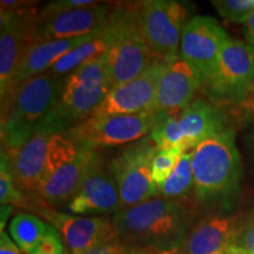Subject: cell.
I'll use <instances>...</instances> for the list:
<instances>
[{"mask_svg":"<svg viewBox=\"0 0 254 254\" xmlns=\"http://www.w3.org/2000/svg\"><path fill=\"white\" fill-rule=\"evenodd\" d=\"M194 200L209 213H234L241 194L243 163L231 128L192 151Z\"/></svg>","mask_w":254,"mask_h":254,"instance_id":"cell-1","label":"cell"},{"mask_svg":"<svg viewBox=\"0 0 254 254\" xmlns=\"http://www.w3.org/2000/svg\"><path fill=\"white\" fill-rule=\"evenodd\" d=\"M112 221L118 240L129 249L177 254L195 224V211L187 201L157 196L122 209Z\"/></svg>","mask_w":254,"mask_h":254,"instance_id":"cell-2","label":"cell"},{"mask_svg":"<svg viewBox=\"0 0 254 254\" xmlns=\"http://www.w3.org/2000/svg\"><path fill=\"white\" fill-rule=\"evenodd\" d=\"M112 90L105 56L66 75L62 94L36 133L64 134L87 120Z\"/></svg>","mask_w":254,"mask_h":254,"instance_id":"cell-3","label":"cell"},{"mask_svg":"<svg viewBox=\"0 0 254 254\" xmlns=\"http://www.w3.org/2000/svg\"><path fill=\"white\" fill-rule=\"evenodd\" d=\"M66 77L47 71L17 88L7 109L1 112V151L12 153L34 135L58 101Z\"/></svg>","mask_w":254,"mask_h":254,"instance_id":"cell-4","label":"cell"},{"mask_svg":"<svg viewBox=\"0 0 254 254\" xmlns=\"http://www.w3.org/2000/svg\"><path fill=\"white\" fill-rule=\"evenodd\" d=\"M106 28L109 49L105 63L113 88L139 77L155 60L142 34L139 1L116 2Z\"/></svg>","mask_w":254,"mask_h":254,"instance_id":"cell-5","label":"cell"},{"mask_svg":"<svg viewBox=\"0 0 254 254\" xmlns=\"http://www.w3.org/2000/svg\"><path fill=\"white\" fill-rule=\"evenodd\" d=\"M94 151L66 134H53L47 148L45 170L37 189L38 201L49 206L71 201L84 179Z\"/></svg>","mask_w":254,"mask_h":254,"instance_id":"cell-6","label":"cell"},{"mask_svg":"<svg viewBox=\"0 0 254 254\" xmlns=\"http://www.w3.org/2000/svg\"><path fill=\"white\" fill-rule=\"evenodd\" d=\"M0 9V97L1 112L7 109L14 78L25 51L34 43L38 2L1 0Z\"/></svg>","mask_w":254,"mask_h":254,"instance_id":"cell-7","label":"cell"},{"mask_svg":"<svg viewBox=\"0 0 254 254\" xmlns=\"http://www.w3.org/2000/svg\"><path fill=\"white\" fill-rule=\"evenodd\" d=\"M163 114L147 111L138 114L90 117L64 134L91 150L132 144L150 135Z\"/></svg>","mask_w":254,"mask_h":254,"instance_id":"cell-8","label":"cell"},{"mask_svg":"<svg viewBox=\"0 0 254 254\" xmlns=\"http://www.w3.org/2000/svg\"><path fill=\"white\" fill-rule=\"evenodd\" d=\"M204 88L219 103H245L254 94V49L246 41L231 37Z\"/></svg>","mask_w":254,"mask_h":254,"instance_id":"cell-9","label":"cell"},{"mask_svg":"<svg viewBox=\"0 0 254 254\" xmlns=\"http://www.w3.org/2000/svg\"><path fill=\"white\" fill-rule=\"evenodd\" d=\"M158 151L155 142L147 135L129 144L111 160L123 209L159 196V187L152 178V161Z\"/></svg>","mask_w":254,"mask_h":254,"instance_id":"cell-10","label":"cell"},{"mask_svg":"<svg viewBox=\"0 0 254 254\" xmlns=\"http://www.w3.org/2000/svg\"><path fill=\"white\" fill-rule=\"evenodd\" d=\"M186 7L174 0L139 1L142 34L155 62L170 63L179 56Z\"/></svg>","mask_w":254,"mask_h":254,"instance_id":"cell-11","label":"cell"},{"mask_svg":"<svg viewBox=\"0 0 254 254\" xmlns=\"http://www.w3.org/2000/svg\"><path fill=\"white\" fill-rule=\"evenodd\" d=\"M67 207L72 214L82 217H107L123 209L112 164L99 150L92 155L84 179Z\"/></svg>","mask_w":254,"mask_h":254,"instance_id":"cell-12","label":"cell"},{"mask_svg":"<svg viewBox=\"0 0 254 254\" xmlns=\"http://www.w3.org/2000/svg\"><path fill=\"white\" fill-rule=\"evenodd\" d=\"M230 36L225 28L207 15H195L184 26L179 56L195 68L205 87L211 80L218 60Z\"/></svg>","mask_w":254,"mask_h":254,"instance_id":"cell-13","label":"cell"},{"mask_svg":"<svg viewBox=\"0 0 254 254\" xmlns=\"http://www.w3.org/2000/svg\"><path fill=\"white\" fill-rule=\"evenodd\" d=\"M113 7L112 2L99 1L87 7L38 14L34 27V43L90 36L107 24Z\"/></svg>","mask_w":254,"mask_h":254,"instance_id":"cell-14","label":"cell"},{"mask_svg":"<svg viewBox=\"0 0 254 254\" xmlns=\"http://www.w3.org/2000/svg\"><path fill=\"white\" fill-rule=\"evenodd\" d=\"M167 64L155 62L139 77L113 87L91 117L138 114L153 111L159 81Z\"/></svg>","mask_w":254,"mask_h":254,"instance_id":"cell-15","label":"cell"},{"mask_svg":"<svg viewBox=\"0 0 254 254\" xmlns=\"http://www.w3.org/2000/svg\"><path fill=\"white\" fill-rule=\"evenodd\" d=\"M39 211L62 234L69 254H77L92 247L118 240L112 218L60 213L50 207Z\"/></svg>","mask_w":254,"mask_h":254,"instance_id":"cell-16","label":"cell"},{"mask_svg":"<svg viewBox=\"0 0 254 254\" xmlns=\"http://www.w3.org/2000/svg\"><path fill=\"white\" fill-rule=\"evenodd\" d=\"M244 215L240 213H208L196 221L177 254H217L233 246Z\"/></svg>","mask_w":254,"mask_h":254,"instance_id":"cell-17","label":"cell"},{"mask_svg":"<svg viewBox=\"0 0 254 254\" xmlns=\"http://www.w3.org/2000/svg\"><path fill=\"white\" fill-rule=\"evenodd\" d=\"M202 81L199 73L185 59L178 56L167 64L159 81L153 111L179 113L194 100Z\"/></svg>","mask_w":254,"mask_h":254,"instance_id":"cell-18","label":"cell"},{"mask_svg":"<svg viewBox=\"0 0 254 254\" xmlns=\"http://www.w3.org/2000/svg\"><path fill=\"white\" fill-rule=\"evenodd\" d=\"M179 126L184 152L193 151L209 136L230 128L224 111L205 99H194L180 112Z\"/></svg>","mask_w":254,"mask_h":254,"instance_id":"cell-19","label":"cell"},{"mask_svg":"<svg viewBox=\"0 0 254 254\" xmlns=\"http://www.w3.org/2000/svg\"><path fill=\"white\" fill-rule=\"evenodd\" d=\"M51 138V134L37 133L17 151L6 154L14 182L23 194L27 193L36 196L37 189L45 170L47 148Z\"/></svg>","mask_w":254,"mask_h":254,"instance_id":"cell-20","label":"cell"},{"mask_svg":"<svg viewBox=\"0 0 254 254\" xmlns=\"http://www.w3.org/2000/svg\"><path fill=\"white\" fill-rule=\"evenodd\" d=\"M92 34L79 38H69V39L36 41V43L31 44L25 51L17 74H15L13 94L17 88L23 85L25 81L49 71L63 57L68 55L77 46L81 45Z\"/></svg>","mask_w":254,"mask_h":254,"instance_id":"cell-21","label":"cell"},{"mask_svg":"<svg viewBox=\"0 0 254 254\" xmlns=\"http://www.w3.org/2000/svg\"><path fill=\"white\" fill-rule=\"evenodd\" d=\"M106 25L92 34L81 45L72 50L68 55L63 57L49 69V72L60 77H66L80 66L106 55V51L109 49V33Z\"/></svg>","mask_w":254,"mask_h":254,"instance_id":"cell-22","label":"cell"},{"mask_svg":"<svg viewBox=\"0 0 254 254\" xmlns=\"http://www.w3.org/2000/svg\"><path fill=\"white\" fill-rule=\"evenodd\" d=\"M9 234L24 252L31 254L49 234L55 231L52 225L46 224L37 215L19 212L9 222Z\"/></svg>","mask_w":254,"mask_h":254,"instance_id":"cell-23","label":"cell"},{"mask_svg":"<svg viewBox=\"0 0 254 254\" xmlns=\"http://www.w3.org/2000/svg\"><path fill=\"white\" fill-rule=\"evenodd\" d=\"M159 196L178 201H187L190 198H194L192 151L184 152L172 176L159 187Z\"/></svg>","mask_w":254,"mask_h":254,"instance_id":"cell-24","label":"cell"},{"mask_svg":"<svg viewBox=\"0 0 254 254\" xmlns=\"http://www.w3.org/2000/svg\"><path fill=\"white\" fill-rule=\"evenodd\" d=\"M179 113H164L152 129L150 136L158 150L171 147H182L183 135L179 126Z\"/></svg>","mask_w":254,"mask_h":254,"instance_id":"cell-25","label":"cell"},{"mask_svg":"<svg viewBox=\"0 0 254 254\" xmlns=\"http://www.w3.org/2000/svg\"><path fill=\"white\" fill-rule=\"evenodd\" d=\"M0 202L1 206H25L26 199L14 182L9 160L4 151L0 157Z\"/></svg>","mask_w":254,"mask_h":254,"instance_id":"cell-26","label":"cell"},{"mask_svg":"<svg viewBox=\"0 0 254 254\" xmlns=\"http://www.w3.org/2000/svg\"><path fill=\"white\" fill-rule=\"evenodd\" d=\"M183 153V148L179 146L159 150L157 152L153 161H152V178L158 187H160L168 178L172 176L182 159Z\"/></svg>","mask_w":254,"mask_h":254,"instance_id":"cell-27","label":"cell"},{"mask_svg":"<svg viewBox=\"0 0 254 254\" xmlns=\"http://www.w3.org/2000/svg\"><path fill=\"white\" fill-rule=\"evenodd\" d=\"M218 14L233 24L243 25L254 12V0H213Z\"/></svg>","mask_w":254,"mask_h":254,"instance_id":"cell-28","label":"cell"},{"mask_svg":"<svg viewBox=\"0 0 254 254\" xmlns=\"http://www.w3.org/2000/svg\"><path fill=\"white\" fill-rule=\"evenodd\" d=\"M234 246L244 254H254V212L244 218Z\"/></svg>","mask_w":254,"mask_h":254,"instance_id":"cell-29","label":"cell"},{"mask_svg":"<svg viewBox=\"0 0 254 254\" xmlns=\"http://www.w3.org/2000/svg\"><path fill=\"white\" fill-rule=\"evenodd\" d=\"M97 0H55L50 1L39 11V14H51L57 12L68 11V9L87 7L94 4H98Z\"/></svg>","mask_w":254,"mask_h":254,"instance_id":"cell-30","label":"cell"},{"mask_svg":"<svg viewBox=\"0 0 254 254\" xmlns=\"http://www.w3.org/2000/svg\"><path fill=\"white\" fill-rule=\"evenodd\" d=\"M31 254H64V246L59 232L56 230L32 251Z\"/></svg>","mask_w":254,"mask_h":254,"instance_id":"cell-31","label":"cell"},{"mask_svg":"<svg viewBox=\"0 0 254 254\" xmlns=\"http://www.w3.org/2000/svg\"><path fill=\"white\" fill-rule=\"evenodd\" d=\"M129 247L124 245L119 240L112 241V243L103 244V245L92 247L90 250L77 254H126L128 252Z\"/></svg>","mask_w":254,"mask_h":254,"instance_id":"cell-32","label":"cell"},{"mask_svg":"<svg viewBox=\"0 0 254 254\" xmlns=\"http://www.w3.org/2000/svg\"><path fill=\"white\" fill-rule=\"evenodd\" d=\"M0 254H27L19 247L15 241L6 233L0 232Z\"/></svg>","mask_w":254,"mask_h":254,"instance_id":"cell-33","label":"cell"},{"mask_svg":"<svg viewBox=\"0 0 254 254\" xmlns=\"http://www.w3.org/2000/svg\"><path fill=\"white\" fill-rule=\"evenodd\" d=\"M244 36H245L246 43L254 49V12L252 15L243 24Z\"/></svg>","mask_w":254,"mask_h":254,"instance_id":"cell-34","label":"cell"},{"mask_svg":"<svg viewBox=\"0 0 254 254\" xmlns=\"http://www.w3.org/2000/svg\"><path fill=\"white\" fill-rule=\"evenodd\" d=\"M246 148H247V152H249L251 164H252L253 170H254V126L246 134Z\"/></svg>","mask_w":254,"mask_h":254,"instance_id":"cell-35","label":"cell"},{"mask_svg":"<svg viewBox=\"0 0 254 254\" xmlns=\"http://www.w3.org/2000/svg\"><path fill=\"white\" fill-rule=\"evenodd\" d=\"M126 254H176V253H167L160 252V251L152 250V249H129Z\"/></svg>","mask_w":254,"mask_h":254,"instance_id":"cell-36","label":"cell"},{"mask_svg":"<svg viewBox=\"0 0 254 254\" xmlns=\"http://www.w3.org/2000/svg\"><path fill=\"white\" fill-rule=\"evenodd\" d=\"M14 206L11 205H6V206H1V220H0V226H1V231H4V226L7 221V218L9 213L13 211Z\"/></svg>","mask_w":254,"mask_h":254,"instance_id":"cell-37","label":"cell"},{"mask_svg":"<svg viewBox=\"0 0 254 254\" xmlns=\"http://www.w3.org/2000/svg\"><path fill=\"white\" fill-rule=\"evenodd\" d=\"M240 106L243 107L244 110H246L247 112L254 114V94L251 98H249V99H247L245 103L241 104Z\"/></svg>","mask_w":254,"mask_h":254,"instance_id":"cell-38","label":"cell"},{"mask_svg":"<svg viewBox=\"0 0 254 254\" xmlns=\"http://www.w3.org/2000/svg\"><path fill=\"white\" fill-rule=\"evenodd\" d=\"M222 254H244V253L241 252V250L239 249V247L233 245V246L228 247L227 250H225L224 252H222Z\"/></svg>","mask_w":254,"mask_h":254,"instance_id":"cell-39","label":"cell"},{"mask_svg":"<svg viewBox=\"0 0 254 254\" xmlns=\"http://www.w3.org/2000/svg\"><path fill=\"white\" fill-rule=\"evenodd\" d=\"M217 254H222V252L221 253H217Z\"/></svg>","mask_w":254,"mask_h":254,"instance_id":"cell-40","label":"cell"}]
</instances>
